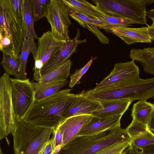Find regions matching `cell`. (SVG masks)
Instances as JSON below:
<instances>
[{"instance_id":"27","label":"cell","mask_w":154,"mask_h":154,"mask_svg":"<svg viewBox=\"0 0 154 154\" xmlns=\"http://www.w3.org/2000/svg\"><path fill=\"white\" fill-rule=\"evenodd\" d=\"M32 11L35 22L46 17L51 0H30Z\"/></svg>"},{"instance_id":"2","label":"cell","mask_w":154,"mask_h":154,"mask_svg":"<svg viewBox=\"0 0 154 154\" xmlns=\"http://www.w3.org/2000/svg\"><path fill=\"white\" fill-rule=\"evenodd\" d=\"M125 129L119 127L96 135L77 136L58 154H97L116 145L131 142Z\"/></svg>"},{"instance_id":"15","label":"cell","mask_w":154,"mask_h":154,"mask_svg":"<svg viewBox=\"0 0 154 154\" xmlns=\"http://www.w3.org/2000/svg\"><path fill=\"white\" fill-rule=\"evenodd\" d=\"M110 31L128 45L139 42L151 43L152 42L148 35L147 26L140 28H112Z\"/></svg>"},{"instance_id":"39","label":"cell","mask_w":154,"mask_h":154,"mask_svg":"<svg viewBox=\"0 0 154 154\" xmlns=\"http://www.w3.org/2000/svg\"><path fill=\"white\" fill-rule=\"evenodd\" d=\"M126 151H125L124 150L123 151L119 152L114 153L113 154H126Z\"/></svg>"},{"instance_id":"25","label":"cell","mask_w":154,"mask_h":154,"mask_svg":"<svg viewBox=\"0 0 154 154\" xmlns=\"http://www.w3.org/2000/svg\"><path fill=\"white\" fill-rule=\"evenodd\" d=\"M98 20L103 23L98 28L103 29L107 32H110V29L112 28L128 27L133 26L132 24H138L128 18L107 14L106 16L101 17Z\"/></svg>"},{"instance_id":"6","label":"cell","mask_w":154,"mask_h":154,"mask_svg":"<svg viewBox=\"0 0 154 154\" xmlns=\"http://www.w3.org/2000/svg\"><path fill=\"white\" fill-rule=\"evenodd\" d=\"M12 100L15 114L21 120L30 110L35 101V89L29 79L11 78Z\"/></svg>"},{"instance_id":"13","label":"cell","mask_w":154,"mask_h":154,"mask_svg":"<svg viewBox=\"0 0 154 154\" xmlns=\"http://www.w3.org/2000/svg\"><path fill=\"white\" fill-rule=\"evenodd\" d=\"M103 108L100 102L91 100L80 93L76 94L75 99L64 112L60 122L72 116L91 115L93 112Z\"/></svg>"},{"instance_id":"31","label":"cell","mask_w":154,"mask_h":154,"mask_svg":"<svg viewBox=\"0 0 154 154\" xmlns=\"http://www.w3.org/2000/svg\"><path fill=\"white\" fill-rule=\"evenodd\" d=\"M131 142H125L116 145L97 154H113L114 153L123 151L130 146Z\"/></svg>"},{"instance_id":"14","label":"cell","mask_w":154,"mask_h":154,"mask_svg":"<svg viewBox=\"0 0 154 154\" xmlns=\"http://www.w3.org/2000/svg\"><path fill=\"white\" fill-rule=\"evenodd\" d=\"M66 41L57 38L51 31L43 33L38 38V50L34 60L40 61L44 65Z\"/></svg>"},{"instance_id":"9","label":"cell","mask_w":154,"mask_h":154,"mask_svg":"<svg viewBox=\"0 0 154 154\" xmlns=\"http://www.w3.org/2000/svg\"><path fill=\"white\" fill-rule=\"evenodd\" d=\"M139 72V68L133 60L117 63L110 73L93 89H97L109 85L129 82L140 77Z\"/></svg>"},{"instance_id":"22","label":"cell","mask_w":154,"mask_h":154,"mask_svg":"<svg viewBox=\"0 0 154 154\" xmlns=\"http://www.w3.org/2000/svg\"><path fill=\"white\" fill-rule=\"evenodd\" d=\"M69 80L58 82H32L36 100H41L54 95L69 83Z\"/></svg>"},{"instance_id":"7","label":"cell","mask_w":154,"mask_h":154,"mask_svg":"<svg viewBox=\"0 0 154 154\" xmlns=\"http://www.w3.org/2000/svg\"><path fill=\"white\" fill-rule=\"evenodd\" d=\"M67 7L63 0H51L46 16L51 26V31L59 39H70L69 28L72 24Z\"/></svg>"},{"instance_id":"29","label":"cell","mask_w":154,"mask_h":154,"mask_svg":"<svg viewBox=\"0 0 154 154\" xmlns=\"http://www.w3.org/2000/svg\"><path fill=\"white\" fill-rule=\"evenodd\" d=\"M125 129L131 140L149 130L147 125L133 119Z\"/></svg>"},{"instance_id":"20","label":"cell","mask_w":154,"mask_h":154,"mask_svg":"<svg viewBox=\"0 0 154 154\" xmlns=\"http://www.w3.org/2000/svg\"><path fill=\"white\" fill-rule=\"evenodd\" d=\"M154 115V104L140 100L134 104L131 116L132 119L147 125Z\"/></svg>"},{"instance_id":"35","label":"cell","mask_w":154,"mask_h":154,"mask_svg":"<svg viewBox=\"0 0 154 154\" xmlns=\"http://www.w3.org/2000/svg\"><path fill=\"white\" fill-rule=\"evenodd\" d=\"M148 35L151 41H154V24L152 23L151 25L147 26Z\"/></svg>"},{"instance_id":"40","label":"cell","mask_w":154,"mask_h":154,"mask_svg":"<svg viewBox=\"0 0 154 154\" xmlns=\"http://www.w3.org/2000/svg\"><path fill=\"white\" fill-rule=\"evenodd\" d=\"M0 154H3L2 152V150H1V148H0Z\"/></svg>"},{"instance_id":"10","label":"cell","mask_w":154,"mask_h":154,"mask_svg":"<svg viewBox=\"0 0 154 154\" xmlns=\"http://www.w3.org/2000/svg\"><path fill=\"white\" fill-rule=\"evenodd\" d=\"M80 34L79 29H77L75 37L66 41L60 47L43 66L41 70L42 76L65 63L76 51L79 45L86 42V39H79Z\"/></svg>"},{"instance_id":"24","label":"cell","mask_w":154,"mask_h":154,"mask_svg":"<svg viewBox=\"0 0 154 154\" xmlns=\"http://www.w3.org/2000/svg\"><path fill=\"white\" fill-rule=\"evenodd\" d=\"M72 62L68 60L65 63L42 76L41 82H58L66 80L70 75Z\"/></svg>"},{"instance_id":"30","label":"cell","mask_w":154,"mask_h":154,"mask_svg":"<svg viewBox=\"0 0 154 154\" xmlns=\"http://www.w3.org/2000/svg\"><path fill=\"white\" fill-rule=\"evenodd\" d=\"M93 60L91 59L83 67L77 69L70 76V80L69 82V87L72 88L76 84L80 83V80L82 77L87 72Z\"/></svg>"},{"instance_id":"23","label":"cell","mask_w":154,"mask_h":154,"mask_svg":"<svg viewBox=\"0 0 154 154\" xmlns=\"http://www.w3.org/2000/svg\"><path fill=\"white\" fill-rule=\"evenodd\" d=\"M38 50L37 44L33 39H25L22 45L20 53L19 54V59L21 65V79H27L26 72V64L28 57L31 53L34 59L36 57Z\"/></svg>"},{"instance_id":"41","label":"cell","mask_w":154,"mask_h":154,"mask_svg":"<svg viewBox=\"0 0 154 154\" xmlns=\"http://www.w3.org/2000/svg\"><path fill=\"white\" fill-rule=\"evenodd\" d=\"M152 20V23L154 24V20Z\"/></svg>"},{"instance_id":"28","label":"cell","mask_w":154,"mask_h":154,"mask_svg":"<svg viewBox=\"0 0 154 154\" xmlns=\"http://www.w3.org/2000/svg\"><path fill=\"white\" fill-rule=\"evenodd\" d=\"M154 145V134L150 130L131 140L130 148H141Z\"/></svg>"},{"instance_id":"26","label":"cell","mask_w":154,"mask_h":154,"mask_svg":"<svg viewBox=\"0 0 154 154\" xmlns=\"http://www.w3.org/2000/svg\"><path fill=\"white\" fill-rule=\"evenodd\" d=\"M3 53L2 64L5 73L13 75L16 78L21 79V65L19 54L14 55Z\"/></svg>"},{"instance_id":"38","label":"cell","mask_w":154,"mask_h":154,"mask_svg":"<svg viewBox=\"0 0 154 154\" xmlns=\"http://www.w3.org/2000/svg\"><path fill=\"white\" fill-rule=\"evenodd\" d=\"M146 5L154 3V0H143Z\"/></svg>"},{"instance_id":"36","label":"cell","mask_w":154,"mask_h":154,"mask_svg":"<svg viewBox=\"0 0 154 154\" xmlns=\"http://www.w3.org/2000/svg\"><path fill=\"white\" fill-rule=\"evenodd\" d=\"M146 15L149 19L154 20V8L146 11Z\"/></svg>"},{"instance_id":"33","label":"cell","mask_w":154,"mask_h":154,"mask_svg":"<svg viewBox=\"0 0 154 154\" xmlns=\"http://www.w3.org/2000/svg\"><path fill=\"white\" fill-rule=\"evenodd\" d=\"M43 66L42 62L39 60H35L33 70H34L33 79L37 82L40 81L42 78L41 70Z\"/></svg>"},{"instance_id":"17","label":"cell","mask_w":154,"mask_h":154,"mask_svg":"<svg viewBox=\"0 0 154 154\" xmlns=\"http://www.w3.org/2000/svg\"><path fill=\"white\" fill-rule=\"evenodd\" d=\"M132 102L129 100L122 99L100 102L103 108L93 112L91 115L100 118L123 115Z\"/></svg>"},{"instance_id":"4","label":"cell","mask_w":154,"mask_h":154,"mask_svg":"<svg viewBox=\"0 0 154 154\" xmlns=\"http://www.w3.org/2000/svg\"><path fill=\"white\" fill-rule=\"evenodd\" d=\"M106 14L130 19L139 24H148L143 0H92Z\"/></svg>"},{"instance_id":"1","label":"cell","mask_w":154,"mask_h":154,"mask_svg":"<svg viewBox=\"0 0 154 154\" xmlns=\"http://www.w3.org/2000/svg\"><path fill=\"white\" fill-rule=\"evenodd\" d=\"M66 89L45 99L36 100L30 110L21 121L38 128H57L63 115L76 97Z\"/></svg>"},{"instance_id":"21","label":"cell","mask_w":154,"mask_h":154,"mask_svg":"<svg viewBox=\"0 0 154 154\" xmlns=\"http://www.w3.org/2000/svg\"><path fill=\"white\" fill-rule=\"evenodd\" d=\"M34 22L31 8L30 0H23L22 28L25 39H38V37L34 29Z\"/></svg>"},{"instance_id":"18","label":"cell","mask_w":154,"mask_h":154,"mask_svg":"<svg viewBox=\"0 0 154 154\" xmlns=\"http://www.w3.org/2000/svg\"><path fill=\"white\" fill-rule=\"evenodd\" d=\"M129 57L142 66L145 72L154 75V47L132 48Z\"/></svg>"},{"instance_id":"19","label":"cell","mask_w":154,"mask_h":154,"mask_svg":"<svg viewBox=\"0 0 154 154\" xmlns=\"http://www.w3.org/2000/svg\"><path fill=\"white\" fill-rule=\"evenodd\" d=\"M66 6L76 10L91 18L98 20L107 14L96 5L87 0H63Z\"/></svg>"},{"instance_id":"11","label":"cell","mask_w":154,"mask_h":154,"mask_svg":"<svg viewBox=\"0 0 154 154\" xmlns=\"http://www.w3.org/2000/svg\"><path fill=\"white\" fill-rule=\"evenodd\" d=\"M93 116L91 115L74 116L60 122L57 128L63 136L61 148L76 137L83 127Z\"/></svg>"},{"instance_id":"16","label":"cell","mask_w":154,"mask_h":154,"mask_svg":"<svg viewBox=\"0 0 154 154\" xmlns=\"http://www.w3.org/2000/svg\"><path fill=\"white\" fill-rule=\"evenodd\" d=\"M67 7L70 17L76 21L82 26L92 32L101 43L104 44L109 43V39L98 28L103 24L101 21L98 20L91 18L76 10Z\"/></svg>"},{"instance_id":"3","label":"cell","mask_w":154,"mask_h":154,"mask_svg":"<svg viewBox=\"0 0 154 154\" xmlns=\"http://www.w3.org/2000/svg\"><path fill=\"white\" fill-rule=\"evenodd\" d=\"M53 132L20 120L12 134L14 154H38Z\"/></svg>"},{"instance_id":"34","label":"cell","mask_w":154,"mask_h":154,"mask_svg":"<svg viewBox=\"0 0 154 154\" xmlns=\"http://www.w3.org/2000/svg\"><path fill=\"white\" fill-rule=\"evenodd\" d=\"M54 149L51 138L45 144L38 154H54Z\"/></svg>"},{"instance_id":"12","label":"cell","mask_w":154,"mask_h":154,"mask_svg":"<svg viewBox=\"0 0 154 154\" xmlns=\"http://www.w3.org/2000/svg\"><path fill=\"white\" fill-rule=\"evenodd\" d=\"M122 115L100 118L93 116L82 128L77 136L97 134L120 126Z\"/></svg>"},{"instance_id":"5","label":"cell","mask_w":154,"mask_h":154,"mask_svg":"<svg viewBox=\"0 0 154 154\" xmlns=\"http://www.w3.org/2000/svg\"><path fill=\"white\" fill-rule=\"evenodd\" d=\"M11 78L4 73L0 78V139L12 134L19 120L15 115L11 94Z\"/></svg>"},{"instance_id":"37","label":"cell","mask_w":154,"mask_h":154,"mask_svg":"<svg viewBox=\"0 0 154 154\" xmlns=\"http://www.w3.org/2000/svg\"><path fill=\"white\" fill-rule=\"evenodd\" d=\"M148 127L151 131H154V115L148 124Z\"/></svg>"},{"instance_id":"8","label":"cell","mask_w":154,"mask_h":154,"mask_svg":"<svg viewBox=\"0 0 154 154\" xmlns=\"http://www.w3.org/2000/svg\"><path fill=\"white\" fill-rule=\"evenodd\" d=\"M0 7L3 10L5 21V30L0 37L5 36L9 39L13 54L18 55L25 40L22 24L5 0H0Z\"/></svg>"},{"instance_id":"32","label":"cell","mask_w":154,"mask_h":154,"mask_svg":"<svg viewBox=\"0 0 154 154\" xmlns=\"http://www.w3.org/2000/svg\"><path fill=\"white\" fill-rule=\"evenodd\" d=\"M129 154H154V145L141 148H130Z\"/></svg>"}]
</instances>
